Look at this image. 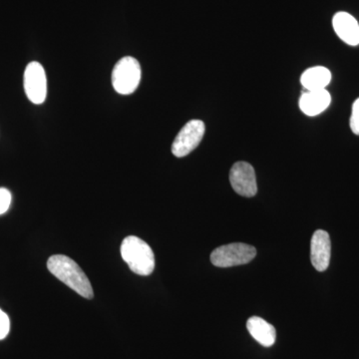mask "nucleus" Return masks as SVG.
Here are the masks:
<instances>
[{
    "mask_svg": "<svg viewBox=\"0 0 359 359\" xmlns=\"http://www.w3.org/2000/svg\"><path fill=\"white\" fill-rule=\"evenodd\" d=\"M11 328L8 316L0 309V340L6 339Z\"/></svg>",
    "mask_w": 359,
    "mask_h": 359,
    "instance_id": "4468645a",
    "label": "nucleus"
},
{
    "mask_svg": "<svg viewBox=\"0 0 359 359\" xmlns=\"http://www.w3.org/2000/svg\"><path fill=\"white\" fill-rule=\"evenodd\" d=\"M332 102V97L327 89L313 90L302 94L299 99V107L304 114L316 116L327 109Z\"/></svg>",
    "mask_w": 359,
    "mask_h": 359,
    "instance_id": "9d476101",
    "label": "nucleus"
},
{
    "mask_svg": "<svg viewBox=\"0 0 359 359\" xmlns=\"http://www.w3.org/2000/svg\"><path fill=\"white\" fill-rule=\"evenodd\" d=\"M26 96L33 104H42L47 96V78L43 66L36 61L30 62L25 72Z\"/></svg>",
    "mask_w": 359,
    "mask_h": 359,
    "instance_id": "423d86ee",
    "label": "nucleus"
},
{
    "mask_svg": "<svg viewBox=\"0 0 359 359\" xmlns=\"http://www.w3.org/2000/svg\"><path fill=\"white\" fill-rule=\"evenodd\" d=\"M205 124L201 120H191L179 132L172 145V153L178 158L190 154L200 145L205 134Z\"/></svg>",
    "mask_w": 359,
    "mask_h": 359,
    "instance_id": "39448f33",
    "label": "nucleus"
},
{
    "mask_svg": "<svg viewBox=\"0 0 359 359\" xmlns=\"http://www.w3.org/2000/svg\"><path fill=\"white\" fill-rule=\"evenodd\" d=\"M230 182L233 190L238 195L247 198L257 195L256 173L249 163L238 162L233 164L230 172Z\"/></svg>",
    "mask_w": 359,
    "mask_h": 359,
    "instance_id": "0eeeda50",
    "label": "nucleus"
},
{
    "mask_svg": "<svg viewBox=\"0 0 359 359\" xmlns=\"http://www.w3.org/2000/svg\"><path fill=\"white\" fill-rule=\"evenodd\" d=\"M257 256L256 248L252 245L233 243L217 248L211 255V262L218 268H231L249 264Z\"/></svg>",
    "mask_w": 359,
    "mask_h": 359,
    "instance_id": "20e7f679",
    "label": "nucleus"
},
{
    "mask_svg": "<svg viewBox=\"0 0 359 359\" xmlns=\"http://www.w3.org/2000/svg\"><path fill=\"white\" fill-rule=\"evenodd\" d=\"M330 81H332V73L327 68L323 66L309 68L304 71L301 78L302 86L308 91L325 89Z\"/></svg>",
    "mask_w": 359,
    "mask_h": 359,
    "instance_id": "f8f14e48",
    "label": "nucleus"
},
{
    "mask_svg": "<svg viewBox=\"0 0 359 359\" xmlns=\"http://www.w3.org/2000/svg\"><path fill=\"white\" fill-rule=\"evenodd\" d=\"M332 25L342 41L351 46L359 44V25L353 15L347 13H337L332 20Z\"/></svg>",
    "mask_w": 359,
    "mask_h": 359,
    "instance_id": "1a4fd4ad",
    "label": "nucleus"
},
{
    "mask_svg": "<svg viewBox=\"0 0 359 359\" xmlns=\"http://www.w3.org/2000/svg\"><path fill=\"white\" fill-rule=\"evenodd\" d=\"M121 256L130 269L139 276H150L155 269V256L147 243L130 236L123 241Z\"/></svg>",
    "mask_w": 359,
    "mask_h": 359,
    "instance_id": "f03ea898",
    "label": "nucleus"
},
{
    "mask_svg": "<svg viewBox=\"0 0 359 359\" xmlns=\"http://www.w3.org/2000/svg\"><path fill=\"white\" fill-rule=\"evenodd\" d=\"M11 204V194L7 189L0 188V215L8 211Z\"/></svg>",
    "mask_w": 359,
    "mask_h": 359,
    "instance_id": "ddd939ff",
    "label": "nucleus"
},
{
    "mask_svg": "<svg viewBox=\"0 0 359 359\" xmlns=\"http://www.w3.org/2000/svg\"><path fill=\"white\" fill-rule=\"evenodd\" d=\"M250 335L264 347L273 346L276 339V330L273 325L259 316H252L247 321Z\"/></svg>",
    "mask_w": 359,
    "mask_h": 359,
    "instance_id": "9b49d317",
    "label": "nucleus"
},
{
    "mask_svg": "<svg viewBox=\"0 0 359 359\" xmlns=\"http://www.w3.org/2000/svg\"><path fill=\"white\" fill-rule=\"evenodd\" d=\"M351 115L358 116V117H359V98L353 103V114Z\"/></svg>",
    "mask_w": 359,
    "mask_h": 359,
    "instance_id": "dca6fc26",
    "label": "nucleus"
},
{
    "mask_svg": "<svg viewBox=\"0 0 359 359\" xmlns=\"http://www.w3.org/2000/svg\"><path fill=\"white\" fill-rule=\"evenodd\" d=\"M351 129L355 135H359V117L358 116L351 115Z\"/></svg>",
    "mask_w": 359,
    "mask_h": 359,
    "instance_id": "2eb2a0df",
    "label": "nucleus"
},
{
    "mask_svg": "<svg viewBox=\"0 0 359 359\" xmlns=\"http://www.w3.org/2000/svg\"><path fill=\"white\" fill-rule=\"evenodd\" d=\"M47 268L52 275L65 283L78 294L87 299H93L94 292L91 283L89 282L84 271L72 259L63 255H55L49 257Z\"/></svg>",
    "mask_w": 359,
    "mask_h": 359,
    "instance_id": "f257e3e1",
    "label": "nucleus"
},
{
    "mask_svg": "<svg viewBox=\"0 0 359 359\" xmlns=\"http://www.w3.org/2000/svg\"><path fill=\"white\" fill-rule=\"evenodd\" d=\"M141 66L131 56L120 59L112 73V84L115 91L121 95H130L138 88L141 81Z\"/></svg>",
    "mask_w": 359,
    "mask_h": 359,
    "instance_id": "7ed1b4c3",
    "label": "nucleus"
},
{
    "mask_svg": "<svg viewBox=\"0 0 359 359\" xmlns=\"http://www.w3.org/2000/svg\"><path fill=\"white\" fill-rule=\"evenodd\" d=\"M332 256V242L327 231H314L311 242V261L318 271H327Z\"/></svg>",
    "mask_w": 359,
    "mask_h": 359,
    "instance_id": "6e6552de",
    "label": "nucleus"
}]
</instances>
